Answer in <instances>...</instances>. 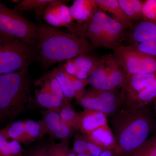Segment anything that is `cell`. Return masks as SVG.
Listing matches in <instances>:
<instances>
[{
	"label": "cell",
	"instance_id": "cell-1",
	"mask_svg": "<svg viewBox=\"0 0 156 156\" xmlns=\"http://www.w3.org/2000/svg\"><path fill=\"white\" fill-rule=\"evenodd\" d=\"M110 118L118 156H132L156 130L154 114L148 105L134 108H121Z\"/></svg>",
	"mask_w": 156,
	"mask_h": 156
},
{
	"label": "cell",
	"instance_id": "cell-2",
	"mask_svg": "<svg viewBox=\"0 0 156 156\" xmlns=\"http://www.w3.org/2000/svg\"><path fill=\"white\" fill-rule=\"evenodd\" d=\"M37 55L43 64L52 66L57 62L87 55L93 47L85 38L66 32L48 24L37 26Z\"/></svg>",
	"mask_w": 156,
	"mask_h": 156
},
{
	"label": "cell",
	"instance_id": "cell-3",
	"mask_svg": "<svg viewBox=\"0 0 156 156\" xmlns=\"http://www.w3.org/2000/svg\"><path fill=\"white\" fill-rule=\"evenodd\" d=\"M27 68L0 75V122L18 116L35 102Z\"/></svg>",
	"mask_w": 156,
	"mask_h": 156
},
{
	"label": "cell",
	"instance_id": "cell-4",
	"mask_svg": "<svg viewBox=\"0 0 156 156\" xmlns=\"http://www.w3.org/2000/svg\"><path fill=\"white\" fill-rule=\"evenodd\" d=\"M98 9L87 22L75 25L73 34L89 39L94 48L115 50L122 44L127 28Z\"/></svg>",
	"mask_w": 156,
	"mask_h": 156
},
{
	"label": "cell",
	"instance_id": "cell-5",
	"mask_svg": "<svg viewBox=\"0 0 156 156\" xmlns=\"http://www.w3.org/2000/svg\"><path fill=\"white\" fill-rule=\"evenodd\" d=\"M37 55L35 47L0 33V75L28 68Z\"/></svg>",
	"mask_w": 156,
	"mask_h": 156
},
{
	"label": "cell",
	"instance_id": "cell-6",
	"mask_svg": "<svg viewBox=\"0 0 156 156\" xmlns=\"http://www.w3.org/2000/svg\"><path fill=\"white\" fill-rule=\"evenodd\" d=\"M0 33L17 38L27 44L36 48L37 26L20 13L8 8L0 1Z\"/></svg>",
	"mask_w": 156,
	"mask_h": 156
},
{
	"label": "cell",
	"instance_id": "cell-7",
	"mask_svg": "<svg viewBox=\"0 0 156 156\" xmlns=\"http://www.w3.org/2000/svg\"><path fill=\"white\" fill-rule=\"evenodd\" d=\"M126 78L127 74L117 58L109 54L99 58L88 80L95 89L113 90L122 88Z\"/></svg>",
	"mask_w": 156,
	"mask_h": 156
},
{
	"label": "cell",
	"instance_id": "cell-8",
	"mask_svg": "<svg viewBox=\"0 0 156 156\" xmlns=\"http://www.w3.org/2000/svg\"><path fill=\"white\" fill-rule=\"evenodd\" d=\"M78 103L84 109L101 112L111 116L122 106V90H103L92 87L86 90Z\"/></svg>",
	"mask_w": 156,
	"mask_h": 156
},
{
	"label": "cell",
	"instance_id": "cell-9",
	"mask_svg": "<svg viewBox=\"0 0 156 156\" xmlns=\"http://www.w3.org/2000/svg\"><path fill=\"white\" fill-rule=\"evenodd\" d=\"M113 55L127 75L156 71V57L133 46L120 45L114 50Z\"/></svg>",
	"mask_w": 156,
	"mask_h": 156
},
{
	"label": "cell",
	"instance_id": "cell-10",
	"mask_svg": "<svg viewBox=\"0 0 156 156\" xmlns=\"http://www.w3.org/2000/svg\"><path fill=\"white\" fill-rule=\"evenodd\" d=\"M65 1L53 0L45 8L42 18L50 26L65 27L72 33L75 27L69 8Z\"/></svg>",
	"mask_w": 156,
	"mask_h": 156
},
{
	"label": "cell",
	"instance_id": "cell-11",
	"mask_svg": "<svg viewBox=\"0 0 156 156\" xmlns=\"http://www.w3.org/2000/svg\"><path fill=\"white\" fill-rule=\"evenodd\" d=\"M107 116L101 112L84 109L79 112L77 131L87 135L95 129L108 126Z\"/></svg>",
	"mask_w": 156,
	"mask_h": 156
},
{
	"label": "cell",
	"instance_id": "cell-12",
	"mask_svg": "<svg viewBox=\"0 0 156 156\" xmlns=\"http://www.w3.org/2000/svg\"><path fill=\"white\" fill-rule=\"evenodd\" d=\"M156 80V71L127 76L122 88L123 99L139 92Z\"/></svg>",
	"mask_w": 156,
	"mask_h": 156
},
{
	"label": "cell",
	"instance_id": "cell-13",
	"mask_svg": "<svg viewBox=\"0 0 156 156\" xmlns=\"http://www.w3.org/2000/svg\"><path fill=\"white\" fill-rule=\"evenodd\" d=\"M156 98V80L135 94L123 99L122 108H134L148 105Z\"/></svg>",
	"mask_w": 156,
	"mask_h": 156
},
{
	"label": "cell",
	"instance_id": "cell-14",
	"mask_svg": "<svg viewBox=\"0 0 156 156\" xmlns=\"http://www.w3.org/2000/svg\"><path fill=\"white\" fill-rule=\"evenodd\" d=\"M86 135L89 141L103 151L116 149L114 136L109 125L95 129Z\"/></svg>",
	"mask_w": 156,
	"mask_h": 156
},
{
	"label": "cell",
	"instance_id": "cell-15",
	"mask_svg": "<svg viewBox=\"0 0 156 156\" xmlns=\"http://www.w3.org/2000/svg\"><path fill=\"white\" fill-rule=\"evenodd\" d=\"M98 9L96 0H76L69 8L73 19L78 24L88 21Z\"/></svg>",
	"mask_w": 156,
	"mask_h": 156
},
{
	"label": "cell",
	"instance_id": "cell-16",
	"mask_svg": "<svg viewBox=\"0 0 156 156\" xmlns=\"http://www.w3.org/2000/svg\"><path fill=\"white\" fill-rule=\"evenodd\" d=\"M131 40L136 44L156 41V22L143 20L134 27L131 33Z\"/></svg>",
	"mask_w": 156,
	"mask_h": 156
},
{
	"label": "cell",
	"instance_id": "cell-17",
	"mask_svg": "<svg viewBox=\"0 0 156 156\" xmlns=\"http://www.w3.org/2000/svg\"><path fill=\"white\" fill-rule=\"evenodd\" d=\"M98 9L107 11L113 16V19L122 24L127 28L131 27L132 23L123 11L119 0H96Z\"/></svg>",
	"mask_w": 156,
	"mask_h": 156
},
{
	"label": "cell",
	"instance_id": "cell-18",
	"mask_svg": "<svg viewBox=\"0 0 156 156\" xmlns=\"http://www.w3.org/2000/svg\"><path fill=\"white\" fill-rule=\"evenodd\" d=\"M55 77L60 84L66 99L68 102L76 98V92L68 74L65 71L63 66H58L52 70Z\"/></svg>",
	"mask_w": 156,
	"mask_h": 156
},
{
	"label": "cell",
	"instance_id": "cell-19",
	"mask_svg": "<svg viewBox=\"0 0 156 156\" xmlns=\"http://www.w3.org/2000/svg\"><path fill=\"white\" fill-rule=\"evenodd\" d=\"M25 141L24 144H28L43 138L47 134L46 129L41 120H25Z\"/></svg>",
	"mask_w": 156,
	"mask_h": 156
},
{
	"label": "cell",
	"instance_id": "cell-20",
	"mask_svg": "<svg viewBox=\"0 0 156 156\" xmlns=\"http://www.w3.org/2000/svg\"><path fill=\"white\" fill-rule=\"evenodd\" d=\"M25 120L18 121L9 124L0 129L4 136L8 140H16L24 144L25 141Z\"/></svg>",
	"mask_w": 156,
	"mask_h": 156
},
{
	"label": "cell",
	"instance_id": "cell-21",
	"mask_svg": "<svg viewBox=\"0 0 156 156\" xmlns=\"http://www.w3.org/2000/svg\"><path fill=\"white\" fill-rule=\"evenodd\" d=\"M123 11L131 23L142 19L141 10L144 1L140 0H119Z\"/></svg>",
	"mask_w": 156,
	"mask_h": 156
},
{
	"label": "cell",
	"instance_id": "cell-22",
	"mask_svg": "<svg viewBox=\"0 0 156 156\" xmlns=\"http://www.w3.org/2000/svg\"><path fill=\"white\" fill-rule=\"evenodd\" d=\"M53 0H24L20 2L14 7L15 11L20 13L23 11H35L37 16L42 17L46 6Z\"/></svg>",
	"mask_w": 156,
	"mask_h": 156
},
{
	"label": "cell",
	"instance_id": "cell-23",
	"mask_svg": "<svg viewBox=\"0 0 156 156\" xmlns=\"http://www.w3.org/2000/svg\"><path fill=\"white\" fill-rule=\"evenodd\" d=\"M23 149L20 143L9 140L0 131V156H22Z\"/></svg>",
	"mask_w": 156,
	"mask_h": 156
},
{
	"label": "cell",
	"instance_id": "cell-24",
	"mask_svg": "<svg viewBox=\"0 0 156 156\" xmlns=\"http://www.w3.org/2000/svg\"><path fill=\"white\" fill-rule=\"evenodd\" d=\"M36 84L40 87L35 91L36 103L38 106L49 110L54 111L52 100V93L48 87L43 83L37 80Z\"/></svg>",
	"mask_w": 156,
	"mask_h": 156
},
{
	"label": "cell",
	"instance_id": "cell-25",
	"mask_svg": "<svg viewBox=\"0 0 156 156\" xmlns=\"http://www.w3.org/2000/svg\"><path fill=\"white\" fill-rule=\"evenodd\" d=\"M42 115L41 121L46 129L47 134H49L51 138L54 131L61 123L60 115L57 112L49 110L42 112Z\"/></svg>",
	"mask_w": 156,
	"mask_h": 156
},
{
	"label": "cell",
	"instance_id": "cell-26",
	"mask_svg": "<svg viewBox=\"0 0 156 156\" xmlns=\"http://www.w3.org/2000/svg\"><path fill=\"white\" fill-rule=\"evenodd\" d=\"M37 80L44 84L54 95L63 100H66L62 92L60 84L55 77L52 71L45 74Z\"/></svg>",
	"mask_w": 156,
	"mask_h": 156
},
{
	"label": "cell",
	"instance_id": "cell-27",
	"mask_svg": "<svg viewBox=\"0 0 156 156\" xmlns=\"http://www.w3.org/2000/svg\"><path fill=\"white\" fill-rule=\"evenodd\" d=\"M132 156H156V133L149 137Z\"/></svg>",
	"mask_w": 156,
	"mask_h": 156
},
{
	"label": "cell",
	"instance_id": "cell-28",
	"mask_svg": "<svg viewBox=\"0 0 156 156\" xmlns=\"http://www.w3.org/2000/svg\"><path fill=\"white\" fill-rule=\"evenodd\" d=\"M59 114L62 122L74 128L76 131H77V126L79 112H76L71 105H69L62 109Z\"/></svg>",
	"mask_w": 156,
	"mask_h": 156
},
{
	"label": "cell",
	"instance_id": "cell-29",
	"mask_svg": "<svg viewBox=\"0 0 156 156\" xmlns=\"http://www.w3.org/2000/svg\"><path fill=\"white\" fill-rule=\"evenodd\" d=\"M73 60L78 69L87 72L90 75L95 68L99 58L84 55L76 57L73 58Z\"/></svg>",
	"mask_w": 156,
	"mask_h": 156
},
{
	"label": "cell",
	"instance_id": "cell-30",
	"mask_svg": "<svg viewBox=\"0 0 156 156\" xmlns=\"http://www.w3.org/2000/svg\"><path fill=\"white\" fill-rule=\"evenodd\" d=\"M50 156H67L71 149L69 147V140H61L58 143L51 142L48 144Z\"/></svg>",
	"mask_w": 156,
	"mask_h": 156
},
{
	"label": "cell",
	"instance_id": "cell-31",
	"mask_svg": "<svg viewBox=\"0 0 156 156\" xmlns=\"http://www.w3.org/2000/svg\"><path fill=\"white\" fill-rule=\"evenodd\" d=\"M89 142L87 135L80 132H77L73 136L72 150L76 154L88 153V144Z\"/></svg>",
	"mask_w": 156,
	"mask_h": 156
},
{
	"label": "cell",
	"instance_id": "cell-32",
	"mask_svg": "<svg viewBox=\"0 0 156 156\" xmlns=\"http://www.w3.org/2000/svg\"><path fill=\"white\" fill-rule=\"evenodd\" d=\"M76 131L74 128L68 126L61 122L58 128L54 131L51 138L61 140H69Z\"/></svg>",
	"mask_w": 156,
	"mask_h": 156
},
{
	"label": "cell",
	"instance_id": "cell-33",
	"mask_svg": "<svg viewBox=\"0 0 156 156\" xmlns=\"http://www.w3.org/2000/svg\"><path fill=\"white\" fill-rule=\"evenodd\" d=\"M70 80L72 83L74 89L76 92V99L79 102L86 92L85 87L89 83L88 80H81L75 77L68 74Z\"/></svg>",
	"mask_w": 156,
	"mask_h": 156
},
{
	"label": "cell",
	"instance_id": "cell-34",
	"mask_svg": "<svg viewBox=\"0 0 156 156\" xmlns=\"http://www.w3.org/2000/svg\"><path fill=\"white\" fill-rule=\"evenodd\" d=\"M133 47L143 53L156 57V41L137 43Z\"/></svg>",
	"mask_w": 156,
	"mask_h": 156
},
{
	"label": "cell",
	"instance_id": "cell-35",
	"mask_svg": "<svg viewBox=\"0 0 156 156\" xmlns=\"http://www.w3.org/2000/svg\"><path fill=\"white\" fill-rule=\"evenodd\" d=\"M27 156H50L48 144L39 146L31 151Z\"/></svg>",
	"mask_w": 156,
	"mask_h": 156
},
{
	"label": "cell",
	"instance_id": "cell-36",
	"mask_svg": "<svg viewBox=\"0 0 156 156\" xmlns=\"http://www.w3.org/2000/svg\"><path fill=\"white\" fill-rule=\"evenodd\" d=\"M62 66L65 71L67 74L73 76H75L78 68L74 61L73 58L67 60Z\"/></svg>",
	"mask_w": 156,
	"mask_h": 156
},
{
	"label": "cell",
	"instance_id": "cell-37",
	"mask_svg": "<svg viewBox=\"0 0 156 156\" xmlns=\"http://www.w3.org/2000/svg\"><path fill=\"white\" fill-rule=\"evenodd\" d=\"M156 4V0H147L144 2L141 10L142 18L149 12H151L155 9Z\"/></svg>",
	"mask_w": 156,
	"mask_h": 156
},
{
	"label": "cell",
	"instance_id": "cell-38",
	"mask_svg": "<svg viewBox=\"0 0 156 156\" xmlns=\"http://www.w3.org/2000/svg\"><path fill=\"white\" fill-rule=\"evenodd\" d=\"M88 152L92 156H99L104 151L101 148L89 141L88 144Z\"/></svg>",
	"mask_w": 156,
	"mask_h": 156
},
{
	"label": "cell",
	"instance_id": "cell-39",
	"mask_svg": "<svg viewBox=\"0 0 156 156\" xmlns=\"http://www.w3.org/2000/svg\"><path fill=\"white\" fill-rule=\"evenodd\" d=\"M99 156H118L115 150L104 151Z\"/></svg>",
	"mask_w": 156,
	"mask_h": 156
},
{
	"label": "cell",
	"instance_id": "cell-40",
	"mask_svg": "<svg viewBox=\"0 0 156 156\" xmlns=\"http://www.w3.org/2000/svg\"><path fill=\"white\" fill-rule=\"evenodd\" d=\"M67 156H77V155L72 150H71Z\"/></svg>",
	"mask_w": 156,
	"mask_h": 156
},
{
	"label": "cell",
	"instance_id": "cell-41",
	"mask_svg": "<svg viewBox=\"0 0 156 156\" xmlns=\"http://www.w3.org/2000/svg\"><path fill=\"white\" fill-rule=\"evenodd\" d=\"M77 156H92L88 153H81L76 154Z\"/></svg>",
	"mask_w": 156,
	"mask_h": 156
},
{
	"label": "cell",
	"instance_id": "cell-42",
	"mask_svg": "<svg viewBox=\"0 0 156 156\" xmlns=\"http://www.w3.org/2000/svg\"><path fill=\"white\" fill-rule=\"evenodd\" d=\"M154 108H155V115H156V98L155 99V102Z\"/></svg>",
	"mask_w": 156,
	"mask_h": 156
},
{
	"label": "cell",
	"instance_id": "cell-43",
	"mask_svg": "<svg viewBox=\"0 0 156 156\" xmlns=\"http://www.w3.org/2000/svg\"><path fill=\"white\" fill-rule=\"evenodd\" d=\"M155 13H156V4L155 8Z\"/></svg>",
	"mask_w": 156,
	"mask_h": 156
}]
</instances>
